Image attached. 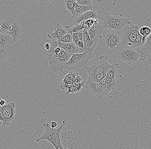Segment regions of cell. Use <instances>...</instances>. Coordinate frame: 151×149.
Masks as SVG:
<instances>
[{"instance_id":"cell-6","label":"cell","mask_w":151,"mask_h":149,"mask_svg":"<svg viewBox=\"0 0 151 149\" xmlns=\"http://www.w3.org/2000/svg\"><path fill=\"white\" fill-rule=\"evenodd\" d=\"M113 58H119L124 63L132 64L137 63L139 60L140 55L136 48L123 46L120 49Z\"/></svg>"},{"instance_id":"cell-27","label":"cell","mask_w":151,"mask_h":149,"mask_svg":"<svg viewBox=\"0 0 151 149\" xmlns=\"http://www.w3.org/2000/svg\"><path fill=\"white\" fill-rule=\"evenodd\" d=\"M75 0H65V4L67 10L72 14L74 10L73 3Z\"/></svg>"},{"instance_id":"cell-32","label":"cell","mask_w":151,"mask_h":149,"mask_svg":"<svg viewBox=\"0 0 151 149\" xmlns=\"http://www.w3.org/2000/svg\"><path fill=\"white\" fill-rule=\"evenodd\" d=\"M83 42L84 43H86V41L90 38L89 34L87 30L83 29Z\"/></svg>"},{"instance_id":"cell-40","label":"cell","mask_w":151,"mask_h":149,"mask_svg":"<svg viewBox=\"0 0 151 149\" xmlns=\"http://www.w3.org/2000/svg\"><path fill=\"white\" fill-rule=\"evenodd\" d=\"M149 57V64H150V65H151V53Z\"/></svg>"},{"instance_id":"cell-13","label":"cell","mask_w":151,"mask_h":149,"mask_svg":"<svg viewBox=\"0 0 151 149\" xmlns=\"http://www.w3.org/2000/svg\"><path fill=\"white\" fill-rule=\"evenodd\" d=\"M136 50L140 55L139 60L144 61L149 57L151 53V33L146 39L145 43Z\"/></svg>"},{"instance_id":"cell-15","label":"cell","mask_w":151,"mask_h":149,"mask_svg":"<svg viewBox=\"0 0 151 149\" xmlns=\"http://www.w3.org/2000/svg\"><path fill=\"white\" fill-rule=\"evenodd\" d=\"M58 47L72 55L75 53H83L84 52V49L76 47L73 43H63L59 41Z\"/></svg>"},{"instance_id":"cell-16","label":"cell","mask_w":151,"mask_h":149,"mask_svg":"<svg viewBox=\"0 0 151 149\" xmlns=\"http://www.w3.org/2000/svg\"><path fill=\"white\" fill-rule=\"evenodd\" d=\"M100 15L97 13L94 10H90L85 12L83 14L79 16L73 22L74 25L80 24L83 21L89 19H99Z\"/></svg>"},{"instance_id":"cell-18","label":"cell","mask_w":151,"mask_h":149,"mask_svg":"<svg viewBox=\"0 0 151 149\" xmlns=\"http://www.w3.org/2000/svg\"><path fill=\"white\" fill-rule=\"evenodd\" d=\"M13 39L8 34L0 32V53H2L6 48L12 45Z\"/></svg>"},{"instance_id":"cell-25","label":"cell","mask_w":151,"mask_h":149,"mask_svg":"<svg viewBox=\"0 0 151 149\" xmlns=\"http://www.w3.org/2000/svg\"><path fill=\"white\" fill-rule=\"evenodd\" d=\"M66 30H67L68 33H77L81 30H83V25H82V22H81L80 24H76L74 25V26L70 28L69 26H66Z\"/></svg>"},{"instance_id":"cell-39","label":"cell","mask_w":151,"mask_h":149,"mask_svg":"<svg viewBox=\"0 0 151 149\" xmlns=\"http://www.w3.org/2000/svg\"><path fill=\"white\" fill-rule=\"evenodd\" d=\"M78 6H79V5H78V4H77L76 1H75V0L74 3H73V7H74V9L77 8V7H78Z\"/></svg>"},{"instance_id":"cell-26","label":"cell","mask_w":151,"mask_h":149,"mask_svg":"<svg viewBox=\"0 0 151 149\" xmlns=\"http://www.w3.org/2000/svg\"><path fill=\"white\" fill-rule=\"evenodd\" d=\"M58 40L59 42L63 43H73L72 34L70 33L66 34L64 36L59 39Z\"/></svg>"},{"instance_id":"cell-11","label":"cell","mask_w":151,"mask_h":149,"mask_svg":"<svg viewBox=\"0 0 151 149\" xmlns=\"http://www.w3.org/2000/svg\"><path fill=\"white\" fill-rule=\"evenodd\" d=\"M22 29L19 21L15 19L13 22L8 35L13 39L12 45L19 41L22 35Z\"/></svg>"},{"instance_id":"cell-42","label":"cell","mask_w":151,"mask_h":149,"mask_svg":"<svg viewBox=\"0 0 151 149\" xmlns=\"http://www.w3.org/2000/svg\"><path fill=\"white\" fill-rule=\"evenodd\" d=\"M2 125V122L0 120V127H1V125Z\"/></svg>"},{"instance_id":"cell-1","label":"cell","mask_w":151,"mask_h":149,"mask_svg":"<svg viewBox=\"0 0 151 149\" xmlns=\"http://www.w3.org/2000/svg\"><path fill=\"white\" fill-rule=\"evenodd\" d=\"M102 38L104 50L114 57L122 46L121 32L105 29Z\"/></svg>"},{"instance_id":"cell-7","label":"cell","mask_w":151,"mask_h":149,"mask_svg":"<svg viewBox=\"0 0 151 149\" xmlns=\"http://www.w3.org/2000/svg\"><path fill=\"white\" fill-rule=\"evenodd\" d=\"M92 53H75L72 55L70 60L65 64L68 70L77 69L83 67L91 57Z\"/></svg>"},{"instance_id":"cell-3","label":"cell","mask_w":151,"mask_h":149,"mask_svg":"<svg viewBox=\"0 0 151 149\" xmlns=\"http://www.w3.org/2000/svg\"><path fill=\"white\" fill-rule=\"evenodd\" d=\"M99 20L104 29L121 31L126 26L132 24L129 18L123 17L122 14L112 16L109 13L100 15Z\"/></svg>"},{"instance_id":"cell-35","label":"cell","mask_w":151,"mask_h":149,"mask_svg":"<svg viewBox=\"0 0 151 149\" xmlns=\"http://www.w3.org/2000/svg\"><path fill=\"white\" fill-rule=\"evenodd\" d=\"M77 45H78V47L79 48H82V49H84V43L82 41L79 40L78 43H77Z\"/></svg>"},{"instance_id":"cell-19","label":"cell","mask_w":151,"mask_h":149,"mask_svg":"<svg viewBox=\"0 0 151 149\" xmlns=\"http://www.w3.org/2000/svg\"><path fill=\"white\" fill-rule=\"evenodd\" d=\"M68 34L67 30L64 29L61 25L58 24L55 27V32L51 34H48V37L52 40L57 39L58 40L62 37Z\"/></svg>"},{"instance_id":"cell-8","label":"cell","mask_w":151,"mask_h":149,"mask_svg":"<svg viewBox=\"0 0 151 149\" xmlns=\"http://www.w3.org/2000/svg\"><path fill=\"white\" fill-rule=\"evenodd\" d=\"M108 57L105 55L100 56L99 59L93 65L88 66H84L88 75H98L103 73L107 72L111 68L112 65L107 63Z\"/></svg>"},{"instance_id":"cell-4","label":"cell","mask_w":151,"mask_h":149,"mask_svg":"<svg viewBox=\"0 0 151 149\" xmlns=\"http://www.w3.org/2000/svg\"><path fill=\"white\" fill-rule=\"evenodd\" d=\"M65 124V121L63 120L60 127L57 129H53L49 123H44L43 125L45 129V132L39 137L37 141L39 142L42 140H47L53 145L55 148L63 147L61 143L60 135Z\"/></svg>"},{"instance_id":"cell-21","label":"cell","mask_w":151,"mask_h":149,"mask_svg":"<svg viewBox=\"0 0 151 149\" xmlns=\"http://www.w3.org/2000/svg\"><path fill=\"white\" fill-rule=\"evenodd\" d=\"M119 68V66L118 63H113L111 68L109 69L106 73V77L112 78L114 81L119 83L118 79L122 77L121 75L118 73V71Z\"/></svg>"},{"instance_id":"cell-36","label":"cell","mask_w":151,"mask_h":149,"mask_svg":"<svg viewBox=\"0 0 151 149\" xmlns=\"http://www.w3.org/2000/svg\"><path fill=\"white\" fill-rule=\"evenodd\" d=\"M57 123L55 121H52L51 122L50 126L53 129H55V128L57 126Z\"/></svg>"},{"instance_id":"cell-2","label":"cell","mask_w":151,"mask_h":149,"mask_svg":"<svg viewBox=\"0 0 151 149\" xmlns=\"http://www.w3.org/2000/svg\"><path fill=\"white\" fill-rule=\"evenodd\" d=\"M139 28L138 25L131 24L121 31L122 46H127L138 48L143 45L142 36L139 33Z\"/></svg>"},{"instance_id":"cell-31","label":"cell","mask_w":151,"mask_h":149,"mask_svg":"<svg viewBox=\"0 0 151 149\" xmlns=\"http://www.w3.org/2000/svg\"><path fill=\"white\" fill-rule=\"evenodd\" d=\"M71 34L72 36L73 43H74V44H75L76 47H78L77 43H78V41H79L78 32L74 33H72Z\"/></svg>"},{"instance_id":"cell-28","label":"cell","mask_w":151,"mask_h":149,"mask_svg":"<svg viewBox=\"0 0 151 149\" xmlns=\"http://www.w3.org/2000/svg\"><path fill=\"white\" fill-rule=\"evenodd\" d=\"M82 87L83 86H80V85H74L73 86H71L69 88V89L67 90L66 94L67 95H68V94H70V93H74V92H77V91H80Z\"/></svg>"},{"instance_id":"cell-12","label":"cell","mask_w":151,"mask_h":149,"mask_svg":"<svg viewBox=\"0 0 151 149\" xmlns=\"http://www.w3.org/2000/svg\"><path fill=\"white\" fill-rule=\"evenodd\" d=\"M85 87L90 92L93 93L95 96L99 98H101L103 96L108 94L103 87L98 83H92L87 81L85 82Z\"/></svg>"},{"instance_id":"cell-29","label":"cell","mask_w":151,"mask_h":149,"mask_svg":"<svg viewBox=\"0 0 151 149\" xmlns=\"http://www.w3.org/2000/svg\"><path fill=\"white\" fill-rule=\"evenodd\" d=\"M76 2L79 5L92 6V0H77Z\"/></svg>"},{"instance_id":"cell-34","label":"cell","mask_w":151,"mask_h":149,"mask_svg":"<svg viewBox=\"0 0 151 149\" xmlns=\"http://www.w3.org/2000/svg\"><path fill=\"white\" fill-rule=\"evenodd\" d=\"M78 34L79 40L83 42V30H81V31L78 32Z\"/></svg>"},{"instance_id":"cell-30","label":"cell","mask_w":151,"mask_h":149,"mask_svg":"<svg viewBox=\"0 0 151 149\" xmlns=\"http://www.w3.org/2000/svg\"><path fill=\"white\" fill-rule=\"evenodd\" d=\"M97 44L93 40H91L89 38L85 43L84 45L87 48H89V49H94L95 47L97 46Z\"/></svg>"},{"instance_id":"cell-44","label":"cell","mask_w":151,"mask_h":149,"mask_svg":"<svg viewBox=\"0 0 151 149\" xmlns=\"http://www.w3.org/2000/svg\"><path fill=\"white\" fill-rule=\"evenodd\" d=\"M0 120H1V118H0Z\"/></svg>"},{"instance_id":"cell-14","label":"cell","mask_w":151,"mask_h":149,"mask_svg":"<svg viewBox=\"0 0 151 149\" xmlns=\"http://www.w3.org/2000/svg\"><path fill=\"white\" fill-rule=\"evenodd\" d=\"M104 29L102 24L99 20V24L88 31L91 40H93L94 42L98 43L99 40L102 38L103 32Z\"/></svg>"},{"instance_id":"cell-24","label":"cell","mask_w":151,"mask_h":149,"mask_svg":"<svg viewBox=\"0 0 151 149\" xmlns=\"http://www.w3.org/2000/svg\"><path fill=\"white\" fill-rule=\"evenodd\" d=\"M107 72H105L98 75H88V81L92 83H99V82L102 79L106 77Z\"/></svg>"},{"instance_id":"cell-22","label":"cell","mask_w":151,"mask_h":149,"mask_svg":"<svg viewBox=\"0 0 151 149\" xmlns=\"http://www.w3.org/2000/svg\"><path fill=\"white\" fill-rule=\"evenodd\" d=\"M99 19H89L83 21L82 22L83 29L88 31L99 24Z\"/></svg>"},{"instance_id":"cell-5","label":"cell","mask_w":151,"mask_h":149,"mask_svg":"<svg viewBox=\"0 0 151 149\" xmlns=\"http://www.w3.org/2000/svg\"><path fill=\"white\" fill-rule=\"evenodd\" d=\"M72 55L61 49L59 56L53 57L48 55L49 66L54 73H61L66 69L65 64L70 59Z\"/></svg>"},{"instance_id":"cell-20","label":"cell","mask_w":151,"mask_h":149,"mask_svg":"<svg viewBox=\"0 0 151 149\" xmlns=\"http://www.w3.org/2000/svg\"><path fill=\"white\" fill-rule=\"evenodd\" d=\"M93 10V7L92 6H78L77 8L74 9L73 13H72V16L70 18L69 21H75L79 16L83 14L85 12Z\"/></svg>"},{"instance_id":"cell-41","label":"cell","mask_w":151,"mask_h":149,"mask_svg":"<svg viewBox=\"0 0 151 149\" xmlns=\"http://www.w3.org/2000/svg\"><path fill=\"white\" fill-rule=\"evenodd\" d=\"M55 149H65L63 148V147H60V148H55Z\"/></svg>"},{"instance_id":"cell-38","label":"cell","mask_w":151,"mask_h":149,"mask_svg":"<svg viewBox=\"0 0 151 149\" xmlns=\"http://www.w3.org/2000/svg\"><path fill=\"white\" fill-rule=\"evenodd\" d=\"M6 101L2 99V100L0 102V107L4 106L6 104Z\"/></svg>"},{"instance_id":"cell-10","label":"cell","mask_w":151,"mask_h":149,"mask_svg":"<svg viewBox=\"0 0 151 149\" xmlns=\"http://www.w3.org/2000/svg\"><path fill=\"white\" fill-rule=\"evenodd\" d=\"M116 0H92L93 10L99 15L109 13L116 4Z\"/></svg>"},{"instance_id":"cell-17","label":"cell","mask_w":151,"mask_h":149,"mask_svg":"<svg viewBox=\"0 0 151 149\" xmlns=\"http://www.w3.org/2000/svg\"><path fill=\"white\" fill-rule=\"evenodd\" d=\"M14 18L6 17H3L0 19V32L8 34L11 25L15 21Z\"/></svg>"},{"instance_id":"cell-9","label":"cell","mask_w":151,"mask_h":149,"mask_svg":"<svg viewBox=\"0 0 151 149\" xmlns=\"http://www.w3.org/2000/svg\"><path fill=\"white\" fill-rule=\"evenodd\" d=\"M15 104L11 102L3 107H0V118L2 125H8L15 118Z\"/></svg>"},{"instance_id":"cell-23","label":"cell","mask_w":151,"mask_h":149,"mask_svg":"<svg viewBox=\"0 0 151 149\" xmlns=\"http://www.w3.org/2000/svg\"><path fill=\"white\" fill-rule=\"evenodd\" d=\"M118 82L114 81L112 78L106 77V90L107 94L112 90H114L118 84Z\"/></svg>"},{"instance_id":"cell-33","label":"cell","mask_w":151,"mask_h":149,"mask_svg":"<svg viewBox=\"0 0 151 149\" xmlns=\"http://www.w3.org/2000/svg\"><path fill=\"white\" fill-rule=\"evenodd\" d=\"M99 84H100L103 87L104 89L106 90V77L101 80L99 82Z\"/></svg>"},{"instance_id":"cell-37","label":"cell","mask_w":151,"mask_h":149,"mask_svg":"<svg viewBox=\"0 0 151 149\" xmlns=\"http://www.w3.org/2000/svg\"><path fill=\"white\" fill-rule=\"evenodd\" d=\"M44 48H45V49L47 50H49L50 48V44H49V43H46V44L44 45Z\"/></svg>"},{"instance_id":"cell-43","label":"cell","mask_w":151,"mask_h":149,"mask_svg":"<svg viewBox=\"0 0 151 149\" xmlns=\"http://www.w3.org/2000/svg\"><path fill=\"white\" fill-rule=\"evenodd\" d=\"M2 99L1 98H0V102H1V101L2 100Z\"/></svg>"}]
</instances>
